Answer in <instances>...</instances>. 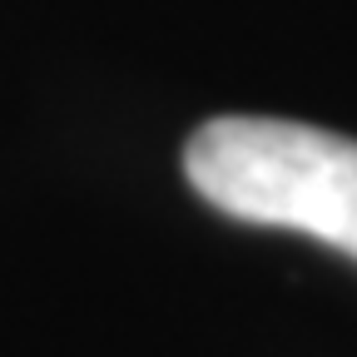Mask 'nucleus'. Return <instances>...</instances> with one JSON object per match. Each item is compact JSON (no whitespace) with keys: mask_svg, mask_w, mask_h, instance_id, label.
Instances as JSON below:
<instances>
[{"mask_svg":"<svg viewBox=\"0 0 357 357\" xmlns=\"http://www.w3.org/2000/svg\"><path fill=\"white\" fill-rule=\"evenodd\" d=\"M184 174L218 213L298 229L357 258V139L347 134L223 114L189 139Z\"/></svg>","mask_w":357,"mask_h":357,"instance_id":"1","label":"nucleus"}]
</instances>
